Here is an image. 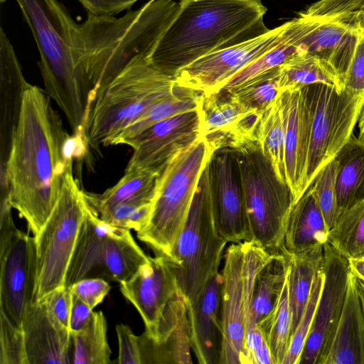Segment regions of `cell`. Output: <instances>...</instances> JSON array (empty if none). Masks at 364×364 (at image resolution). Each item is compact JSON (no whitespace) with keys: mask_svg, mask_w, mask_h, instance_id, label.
<instances>
[{"mask_svg":"<svg viewBox=\"0 0 364 364\" xmlns=\"http://www.w3.org/2000/svg\"><path fill=\"white\" fill-rule=\"evenodd\" d=\"M50 96L38 86L25 91L18 124L0 181H7L12 208L38 235L60 195L65 174L73 165L68 151L75 137L63 128Z\"/></svg>","mask_w":364,"mask_h":364,"instance_id":"obj_1","label":"cell"},{"mask_svg":"<svg viewBox=\"0 0 364 364\" xmlns=\"http://www.w3.org/2000/svg\"><path fill=\"white\" fill-rule=\"evenodd\" d=\"M179 7L174 0H150L119 18L87 14L82 23L73 21L75 63L92 89L94 102L132 62L150 58Z\"/></svg>","mask_w":364,"mask_h":364,"instance_id":"obj_2","label":"cell"},{"mask_svg":"<svg viewBox=\"0 0 364 364\" xmlns=\"http://www.w3.org/2000/svg\"><path fill=\"white\" fill-rule=\"evenodd\" d=\"M178 12L149 58L173 77L210 53L267 33V8L261 0H179Z\"/></svg>","mask_w":364,"mask_h":364,"instance_id":"obj_3","label":"cell"},{"mask_svg":"<svg viewBox=\"0 0 364 364\" xmlns=\"http://www.w3.org/2000/svg\"><path fill=\"white\" fill-rule=\"evenodd\" d=\"M16 1L39 50L38 65L46 93L64 113L75 138L85 142L94 98L75 63L71 42L73 19L58 0Z\"/></svg>","mask_w":364,"mask_h":364,"instance_id":"obj_4","label":"cell"},{"mask_svg":"<svg viewBox=\"0 0 364 364\" xmlns=\"http://www.w3.org/2000/svg\"><path fill=\"white\" fill-rule=\"evenodd\" d=\"M214 150L200 136L159 173L151 209L137 237L159 256L169 257L185 225L201 174Z\"/></svg>","mask_w":364,"mask_h":364,"instance_id":"obj_5","label":"cell"},{"mask_svg":"<svg viewBox=\"0 0 364 364\" xmlns=\"http://www.w3.org/2000/svg\"><path fill=\"white\" fill-rule=\"evenodd\" d=\"M173 77L136 59L124 68L92 105L86 126L87 145L97 150L160 101L171 96Z\"/></svg>","mask_w":364,"mask_h":364,"instance_id":"obj_6","label":"cell"},{"mask_svg":"<svg viewBox=\"0 0 364 364\" xmlns=\"http://www.w3.org/2000/svg\"><path fill=\"white\" fill-rule=\"evenodd\" d=\"M227 243L215 223L208 161L200 178L185 225L167 257L177 291L186 305L195 304L208 283L220 273Z\"/></svg>","mask_w":364,"mask_h":364,"instance_id":"obj_7","label":"cell"},{"mask_svg":"<svg viewBox=\"0 0 364 364\" xmlns=\"http://www.w3.org/2000/svg\"><path fill=\"white\" fill-rule=\"evenodd\" d=\"M251 240L271 255L282 252L293 198L258 143L236 151Z\"/></svg>","mask_w":364,"mask_h":364,"instance_id":"obj_8","label":"cell"},{"mask_svg":"<svg viewBox=\"0 0 364 364\" xmlns=\"http://www.w3.org/2000/svg\"><path fill=\"white\" fill-rule=\"evenodd\" d=\"M87 205L70 166L58 200L41 232L36 245L35 302L64 285L66 273Z\"/></svg>","mask_w":364,"mask_h":364,"instance_id":"obj_9","label":"cell"},{"mask_svg":"<svg viewBox=\"0 0 364 364\" xmlns=\"http://www.w3.org/2000/svg\"><path fill=\"white\" fill-rule=\"evenodd\" d=\"M310 113V136L305 190L353 134L364 105V92L338 91L323 84L305 87Z\"/></svg>","mask_w":364,"mask_h":364,"instance_id":"obj_10","label":"cell"},{"mask_svg":"<svg viewBox=\"0 0 364 364\" xmlns=\"http://www.w3.org/2000/svg\"><path fill=\"white\" fill-rule=\"evenodd\" d=\"M0 312L22 328L35 303L36 245L10 217L0 222Z\"/></svg>","mask_w":364,"mask_h":364,"instance_id":"obj_11","label":"cell"},{"mask_svg":"<svg viewBox=\"0 0 364 364\" xmlns=\"http://www.w3.org/2000/svg\"><path fill=\"white\" fill-rule=\"evenodd\" d=\"M287 26L288 21L262 36L198 58L175 73V83L199 91L204 97L217 94L234 75L274 47Z\"/></svg>","mask_w":364,"mask_h":364,"instance_id":"obj_12","label":"cell"},{"mask_svg":"<svg viewBox=\"0 0 364 364\" xmlns=\"http://www.w3.org/2000/svg\"><path fill=\"white\" fill-rule=\"evenodd\" d=\"M323 283L299 364H318L339 321L350 272L348 260L328 242L323 245Z\"/></svg>","mask_w":364,"mask_h":364,"instance_id":"obj_13","label":"cell"},{"mask_svg":"<svg viewBox=\"0 0 364 364\" xmlns=\"http://www.w3.org/2000/svg\"><path fill=\"white\" fill-rule=\"evenodd\" d=\"M203 122L202 107L156 123L129 144L133 154L125 171L141 169L159 174L174 156L202 136Z\"/></svg>","mask_w":364,"mask_h":364,"instance_id":"obj_14","label":"cell"},{"mask_svg":"<svg viewBox=\"0 0 364 364\" xmlns=\"http://www.w3.org/2000/svg\"><path fill=\"white\" fill-rule=\"evenodd\" d=\"M209 171L219 234L228 242L250 241L236 151L228 147L215 150L209 161Z\"/></svg>","mask_w":364,"mask_h":364,"instance_id":"obj_15","label":"cell"},{"mask_svg":"<svg viewBox=\"0 0 364 364\" xmlns=\"http://www.w3.org/2000/svg\"><path fill=\"white\" fill-rule=\"evenodd\" d=\"M243 263L242 242L232 243L225 252L220 273V364H241L246 325Z\"/></svg>","mask_w":364,"mask_h":364,"instance_id":"obj_16","label":"cell"},{"mask_svg":"<svg viewBox=\"0 0 364 364\" xmlns=\"http://www.w3.org/2000/svg\"><path fill=\"white\" fill-rule=\"evenodd\" d=\"M202 136L214 151L228 147L235 151L257 142V131L264 111L250 108L230 92L204 97Z\"/></svg>","mask_w":364,"mask_h":364,"instance_id":"obj_17","label":"cell"},{"mask_svg":"<svg viewBox=\"0 0 364 364\" xmlns=\"http://www.w3.org/2000/svg\"><path fill=\"white\" fill-rule=\"evenodd\" d=\"M122 295L139 313L144 334L154 340L168 303L177 291L174 274L166 257H149L128 281L119 283Z\"/></svg>","mask_w":364,"mask_h":364,"instance_id":"obj_18","label":"cell"},{"mask_svg":"<svg viewBox=\"0 0 364 364\" xmlns=\"http://www.w3.org/2000/svg\"><path fill=\"white\" fill-rule=\"evenodd\" d=\"M280 94L283 117L287 183L295 204L306 192L310 136V113L306 88Z\"/></svg>","mask_w":364,"mask_h":364,"instance_id":"obj_19","label":"cell"},{"mask_svg":"<svg viewBox=\"0 0 364 364\" xmlns=\"http://www.w3.org/2000/svg\"><path fill=\"white\" fill-rule=\"evenodd\" d=\"M298 15L301 18V53L328 63L343 82L356 48L359 27L336 21L314 20L300 13Z\"/></svg>","mask_w":364,"mask_h":364,"instance_id":"obj_20","label":"cell"},{"mask_svg":"<svg viewBox=\"0 0 364 364\" xmlns=\"http://www.w3.org/2000/svg\"><path fill=\"white\" fill-rule=\"evenodd\" d=\"M142 362L158 364H190L191 341L186 304L176 292L161 320L154 340L144 333L139 336Z\"/></svg>","mask_w":364,"mask_h":364,"instance_id":"obj_21","label":"cell"},{"mask_svg":"<svg viewBox=\"0 0 364 364\" xmlns=\"http://www.w3.org/2000/svg\"><path fill=\"white\" fill-rule=\"evenodd\" d=\"M220 273L208 283L198 301L186 305L191 350L200 364H220Z\"/></svg>","mask_w":364,"mask_h":364,"instance_id":"obj_22","label":"cell"},{"mask_svg":"<svg viewBox=\"0 0 364 364\" xmlns=\"http://www.w3.org/2000/svg\"><path fill=\"white\" fill-rule=\"evenodd\" d=\"M31 84L25 79L12 44L0 28V164L8 159L18 124L25 91Z\"/></svg>","mask_w":364,"mask_h":364,"instance_id":"obj_23","label":"cell"},{"mask_svg":"<svg viewBox=\"0 0 364 364\" xmlns=\"http://www.w3.org/2000/svg\"><path fill=\"white\" fill-rule=\"evenodd\" d=\"M22 328L28 364L72 363L70 333L53 323L41 301L33 304Z\"/></svg>","mask_w":364,"mask_h":364,"instance_id":"obj_24","label":"cell"},{"mask_svg":"<svg viewBox=\"0 0 364 364\" xmlns=\"http://www.w3.org/2000/svg\"><path fill=\"white\" fill-rule=\"evenodd\" d=\"M318 364H364V312L351 272L335 333Z\"/></svg>","mask_w":364,"mask_h":364,"instance_id":"obj_25","label":"cell"},{"mask_svg":"<svg viewBox=\"0 0 364 364\" xmlns=\"http://www.w3.org/2000/svg\"><path fill=\"white\" fill-rule=\"evenodd\" d=\"M110 228L111 225L102 220L87 205L68 265L65 286L70 287L86 278H101Z\"/></svg>","mask_w":364,"mask_h":364,"instance_id":"obj_26","label":"cell"},{"mask_svg":"<svg viewBox=\"0 0 364 364\" xmlns=\"http://www.w3.org/2000/svg\"><path fill=\"white\" fill-rule=\"evenodd\" d=\"M329 230L310 186L301 198L293 205L285 231L284 251L301 253L328 242Z\"/></svg>","mask_w":364,"mask_h":364,"instance_id":"obj_27","label":"cell"},{"mask_svg":"<svg viewBox=\"0 0 364 364\" xmlns=\"http://www.w3.org/2000/svg\"><path fill=\"white\" fill-rule=\"evenodd\" d=\"M159 175L141 169L125 171L119 181L104 193L84 191V196L88 207L98 217L119 204L151 203Z\"/></svg>","mask_w":364,"mask_h":364,"instance_id":"obj_28","label":"cell"},{"mask_svg":"<svg viewBox=\"0 0 364 364\" xmlns=\"http://www.w3.org/2000/svg\"><path fill=\"white\" fill-rule=\"evenodd\" d=\"M288 262L284 252L272 255L257 272L246 313L245 333L274 308L286 282Z\"/></svg>","mask_w":364,"mask_h":364,"instance_id":"obj_29","label":"cell"},{"mask_svg":"<svg viewBox=\"0 0 364 364\" xmlns=\"http://www.w3.org/2000/svg\"><path fill=\"white\" fill-rule=\"evenodd\" d=\"M323 246L301 253H284L288 262V296L293 334L309 299L314 279L321 269Z\"/></svg>","mask_w":364,"mask_h":364,"instance_id":"obj_30","label":"cell"},{"mask_svg":"<svg viewBox=\"0 0 364 364\" xmlns=\"http://www.w3.org/2000/svg\"><path fill=\"white\" fill-rule=\"evenodd\" d=\"M130 230L111 226L102 265L101 278L119 283L129 280L149 261Z\"/></svg>","mask_w":364,"mask_h":364,"instance_id":"obj_31","label":"cell"},{"mask_svg":"<svg viewBox=\"0 0 364 364\" xmlns=\"http://www.w3.org/2000/svg\"><path fill=\"white\" fill-rule=\"evenodd\" d=\"M323 84L343 91L344 83L326 61L304 53H299L278 66L279 92L301 89L304 87Z\"/></svg>","mask_w":364,"mask_h":364,"instance_id":"obj_32","label":"cell"},{"mask_svg":"<svg viewBox=\"0 0 364 364\" xmlns=\"http://www.w3.org/2000/svg\"><path fill=\"white\" fill-rule=\"evenodd\" d=\"M335 159L339 164L336 181L339 215L364 200V139L353 134Z\"/></svg>","mask_w":364,"mask_h":364,"instance_id":"obj_33","label":"cell"},{"mask_svg":"<svg viewBox=\"0 0 364 364\" xmlns=\"http://www.w3.org/2000/svg\"><path fill=\"white\" fill-rule=\"evenodd\" d=\"M203 100L204 96L200 92L176 85V91L171 96L156 104L122 130L112 139L109 146H128L132 141L156 123L177 114L202 107Z\"/></svg>","mask_w":364,"mask_h":364,"instance_id":"obj_34","label":"cell"},{"mask_svg":"<svg viewBox=\"0 0 364 364\" xmlns=\"http://www.w3.org/2000/svg\"><path fill=\"white\" fill-rule=\"evenodd\" d=\"M301 21L299 16L288 21L281 39L271 49L234 75L220 91H230L242 83L282 64L292 56L301 53L299 43Z\"/></svg>","mask_w":364,"mask_h":364,"instance_id":"obj_35","label":"cell"},{"mask_svg":"<svg viewBox=\"0 0 364 364\" xmlns=\"http://www.w3.org/2000/svg\"><path fill=\"white\" fill-rule=\"evenodd\" d=\"M107 324L101 311L93 312L89 322L80 331L70 333L72 363L109 364L111 350L108 344Z\"/></svg>","mask_w":364,"mask_h":364,"instance_id":"obj_36","label":"cell"},{"mask_svg":"<svg viewBox=\"0 0 364 364\" xmlns=\"http://www.w3.org/2000/svg\"><path fill=\"white\" fill-rule=\"evenodd\" d=\"M257 139L279 179L287 183L284 123L279 93L262 113L257 127Z\"/></svg>","mask_w":364,"mask_h":364,"instance_id":"obj_37","label":"cell"},{"mask_svg":"<svg viewBox=\"0 0 364 364\" xmlns=\"http://www.w3.org/2000/svg\"><path fill=\"white\" fill-rule=\"evenodd\" d=\"M328 242L348 259L364 256V200L338 215L329 230Z\"/></svg>","mask_w":364,"mask_h":364,"instance_id":"obj_38","label":"cell"},{"mask_svg":"<svg viewBox=\"0 0 364 364\" xmlns=\"http://www.w3.org/2000/svg\"><path fill=\"white\" fill-rule=\"evenodd\" d=\"M257 326L269 346L274 364H282L289 344L291 326L287 278L274 308Z\"/></svg>","mask_w":364,"mask_h":364,"instance_id":"obj_39","label":"cell"},{"mask_svg":"<svg viewBox=\"0 0 364 364\" xmlns=\"http://www.w3.org/2000/svg\"><path fill=\"white\" fill-rule=\"evenodd\" d=\"M226 92H230L247 107L264 111L279 93L278 67Z\"/></svg>","mask_w":364,"mask_h":364,"instance_id":"obj_40","label":"cell"},{"mask_svg":"<svg viewBox=\"0 0 364 364\" xmlns=\"http://www.w3.org/2000/svg\"><path fill=\"white\" fill-rule=\"evenodd\" d=\"M364 0H320L301 14L318 21H336L362 26Z\"/></svg>","mask_w":364,"mask_h":364,"instance_id":"obj_41","label":"cell"},{"mask_svg":"<svg viewBox=\"0 0 364 364\" xmlns=\"http://www.w3.org/2000/svg\"><path fill=\"white\" fill-rule=\"evenodd\" d=\"M338 170V162L334 159L319 171L311 184L328 230L333 227L338 217L336 195Z\"/></svg>","mask_w":364,"mask_h":364,"instance_id":"obj_42","label":"cell"},{"mask_svg":"<svg viewBox=\"0 0 364 364\" xmlns=\"http://www.w3.org/2000/svg\"><path fill=\"white\" fill-rule=\"evenodd\" d=\"M323 283V274L321 269L314 279L311 295L304 311L291 336L288 350L282 364H299L310 332Z\"/></svg>","mask_w":364,"mask_h":364,"instance_id":"obj_43","label":"cell"},{"mask_svg":"<svg viewBox=\"0 0 364 364\" xmlns=\"http://www.w3.org/2000/svg\"><path fill=\"white\" fill-rule=\"evenodd\" d=\"M0 364H28L23 328L0 312Z\"/></svg>","mask_w":364,"mask_h":364,"instance_id":"obj_44","label":"cell"},{"mask_svg":"<svg viewBox=\"0 0 364 364\" xmlns=\"http://www.w3.org/2000/svg\"><path fill=\"white\" fill-rule=\"evenodd\" d=\"M151 204L152 202L119 204L99 218L111 226L138 232L149 218Z\"/></svg>","mask_w":364,"mask_h":364,"instance_id":"obj_45","label":"cell"},{"mask_svg":"<svg viewBox=\"0 0 364 364\" xmlns=\"http://www.w3.org/2000/svg\"><path fill=\"white\" fill-rule=\"evenodd\" d=\"M50 320L58 328L70 331L73 293L69 287L60 286L48 293L41 301Z\"/></svg>","mask_w":364,"mask_h":364,"instance_id":"obj_46","label":"cell"},{"mask_svg":"<svg viewBox=\"0 0 364 364\" xmlns=\"http://www.w3.org/2000/svg\"><path fill=\"white\" fill-rule=\"evenodd\" d=\"M69 287L73 295L92 309L102 302L111 289L108 282L100 277L83 279Z\"/></svg>","mask_w":364,"mask_h":364,"instance_id":"obj_47","label":"cell"},{"mask_svg":"<svg viewBox=\"0 0 364 364\" xmlns=\"http://www.w3.org/2000/svg\"><path fill=\"white\" fill-rule=\"evenodd\" d=\"M116 333L119 343V353L117 361L119 364H143L139 342L129 326L117 324Z\"/></svg>","mask_w":364,"mask_h":364,"instance_id":"obj_48","label":"cell"},{"mask_svg":"<svg viewBox=\"0 0 364 364\" xmlns=\"http://www.w3.org/2000/svg\"><path fill=\"white\" fill-rule=\"evenodd\" d=\"M343 82L345 89L364 92V27H359L358 43Z\"/></svg>","mask_w":364,"mask_h":364,"instance_id":"obj_49","label":"cell"},{"mask_svg":"<svg viewBox=\"0 0 364 364\" xmlns=\"http://www.w3.org/2000/svg\"><path fill=\"white\" fill-rule=\"evenodd\" d=\"M139 0H78L87 14L95 16H115L129 10Z\"/></svg>","mask_w":364,"mask_h":364,"instance_id":"obj_50","label":"cell"},{"mask_svg":"<svg viewBox=\"0 0 364 364\" xmlns=\"http://www.w3.org/2000/svg\"><path fill=\"white\" fill-rule=\"evenodd\" d=\"M92 314V309L87 304L73 294L70 333H75L82 330L89 322Z\"/></svg>","mask_w":364,"mask_h":364,"instance_id":"obj_51","label":"cell"},{"mask_svg":"<svg viewBox=\"0 0 364 364\" xmlns=\"http://www.w3.org/2000/svg\"><path fill=\"white\" fill-rule=\"evenodd\" d=\"M350 272L358 278L364 281V256L348 259Z\"/></svg>","mask_w":364,"mask_h":364,"instance_id":"obj_52","label":"cell"},{"mask_svg":"<svg viewBox=\"0 0 364 364\" xmlns=\"http://www.w3.org/2000/svg\"><path fill=\"white\" fill-rule=\"evenodd\" d=\"M355 276V275H354ZM355 284L360 298L364 312V281L355 277Z\"/></svg>","mask_w":364,"mask_h":364,"instance_id":"obj_53","label":"cell"},{"mask_svg":"<svg viewBox=\"0 0 364 364\" xmlns=\"http://www.w3.org/2000/svg\"><path fill=\"white\" fill-rule=\"evenodd\" d=\"M358 135L360 139H364V105L358 122Z\"/></svg>","mask_w":364,"mask_h":364,"instance_id":"obj_54","label":"cell"},{"mask_svg":"<svg viewBox=\"0 0 364 364\" xmlns=\"http://www.w3.org/2000/svg\"><path fill=\"white\" fill-rule=\"evenodd\" d=\"M362 26L364 27V11L362 15Z\"/></svg>","mask_w":364,"mask_h":364,"instance_id":"obj_55","label":"cell"}]
</instances>
